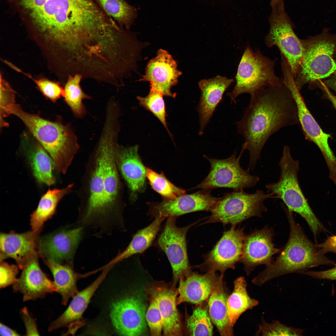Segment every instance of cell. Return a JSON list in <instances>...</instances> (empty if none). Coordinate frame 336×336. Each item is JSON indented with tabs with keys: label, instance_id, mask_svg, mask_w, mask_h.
<instances>
[{
	"label": "cell",
	"instance_id": "obj_48",
	"mask_svg": "<svg viewBox=\"0 0 336 336\" xmlns=\"http://www.w3.org/2000/svg\"><path fill=\"white\" fill-rule=\"evenodd\" d=\"M327 84L330 88L336 91V73L331 79L328 80Z\"/></svg>",
	"mask_w": 336,
	"mask_h": 336
},
{
	"label": "cell",
	"instance_id": "obj_20",
	"mask_svg": "<svg viewBox=\"0 0 336 336\" xmlns=\"http://www.w3.org/2000/svg\"><path fill=\"white\" fill-rule=\"evenodd\" d=\"M22 269L20 277L13 284V289L22 295L23 301L42 298L48 294L57 292L54 281L41 268L36 252L29 258Z\"/></svg>",
	"mask_w": 336,
	"mask_h": 336
},
{
	"label": "cell",
	"instance_id": "obj_5",
	"mask_svg": "<svg viewBox=\"0 0 336 336\" xmlns=\"http://www.w3.org/2000/svg\"><path fill=\"white\" fill-rule=\"evenodd\" d=\"M303 57L294 77L300 91L307 84L327 77L336 73V35L326 30L317 35L301 40Z\"/></svg>",
	"mask_w": 336,
	"mask_h": 336
},
{
	"label": "cell",
	"instance_id": "obj_25",
	"mask_svg": "<svg viewBox=\"0 0 336 336\" xmlns=\"http://www.w3.org/2000/svg\"><path fill=\"white\" fill-rule=\"evenodd\" d=\"M218 277L213 271L203 274L191 271L179 280L177 305L184 302L201 304L208 300Z\"/></svg>",
	"mask_w": 336,
	"mask_h": 336
},
{
	"label": "cell",
	"instance_id": "obj_14",
	"mask_svg": "<svg viewBox=\"0 0 336 336\" xmlns=\"http://www.w3.org/2000/svg\"><path fill=\"white\" fill-rule=\"evenodd\" d=\"M146 308L139 298L126 297L113 302L110 317L117 332L124 336H139L146 327Z\"/></svg>",
	"mask_w": 336,
	"mask_h": 336
},
{
	"label": "cell",
	"instance_id": "obj_16",
	"mask_svg": "<svg viewBox=\"0 0 336 336\" xmlns=\"http://www.w3.org/2000/svg\"><path fill=\"white\" fill-rule=\"evenodd\" d=\"M211 191L201 189L191 194H184L174 199H165L150 205L149 215L177 217L199 211L210 212L219 199L213 196Z\"/></svg>",
	"mask_w": 336,
	"mask_h": 336
},
{
	"label": "cell",
	"instance_id": "obj_18",
	"mask_svg": "<svg viewBox=\"0 0 336 336\" xmlns=\"http://www.w3.org/2000/svg\"><path fill=\"white\" fill-rule=\"evenodd\" d=\"M273 230L267 226L256 229L245 236L240 260L247 275L259 266L269 265L273 256L280 252L273 242Z\"/></svg>",
	"mask_w": 336,
	"mask_h": 336
},
{
	"label": "cell",
	"instance_id": "obj_29",
	"mask_svg": "<svg viewBox=\"0 0 336 336\" xmlns=\"http://www.w3.org/2000/svg\"><path fill=\"white\" fill-rule=\"evenodd\" d=\"M155 218L148 226L138 231L125 249L118 254L106 265L113 267L123 260L143 252L151 246L161 229L162 222L167 218L158 216Z\"/></svg>",
	"mask_w": 336,
	"mask_h": 336
},
{
	"label": "cell",
	"instance_id": "obj_21",
	"mask_svg": "<svg viewBox=\"0 0 336 336\" xmlns=\"http://www.w3.org/2000/svg\"><path fill=\"white\" fill-rule=\"evenodd\" d=\"M289 89L296 104L299 123L306 137L319 147L326 160L330 175L336 176V158L328 143L330 135L323 132L310 113L296 85H290Z\"/></svg>",
	"mask_w": 336,
	"mask_h": 336
},
{
	"label": "cell",
	"instance_id": "obj_11",
	"mask_svg": "<svg viewBox=\"0 0 336 336\" xmlns=\"http://www.w3.org/2000/svg\"><path fill=\"white\" fill-rule=\"evenodd\" d=\"M119 129L115 125L107 124L103 126L96 151L101 155L105 194L104 206L106 216L114 217L119 195V181L116 156L119 145L118 138Z\"/></svg>",
	"mask_w": 336,
	"mask_h": 336
},
{
	"label": "cell",
	"instance_id": "obj_7",
	"mask_svg": "<svg viewBox=\"0 0 336 336\" xmlns=\"http://www.w3.org/2000/svg\"><path fill=\"white\" fill-rule=\"evenodd\" d=\"M268 198H275L274 195L266 194L261 190L253 194L234 190L220 198L205 222H221L235 226L252 217H261L268 210L264 202Z\"/></svg>",
	"mask_w": 336,
	"mask_h": 336
},
{
	"label": "cell",
	"instance_id": "obj_27",
	"mask_svg": "<svg viewBox=\"0 0 336 336\" xmlns=\"http://www.w3.org/2000/svg\"><path fill=\"white\" fill-rule=\"evenodd\" d=\"M109 271L106 269H103L101 273L91 284L82 291L78 292L72 297L66 310L50 324L48 331L51 332L67 326L69 328L74 323L80 320L94 293Z\"/></svg>",
	"mask_w": 336,
	"mask_h": 336
},
{
	"label": "cell",
	"instance_id": "obj_23",
	"mask_svg": "<svg viewBox=\"0 0 336 336\" xmlns=\"http://www.w3.org/2000/svg\"><path fill=\"white\" fill-rule=\"evenodd\" d=\"M233 81V79L217 75L212 78L201 80L198 82L201 91L197 108L199 118V135L203 134L224 93Z\"/></svg>",
	"mask_w": 336,
	"mask_h": 336
},
{
	"label": "cell",
	"instance_id": "obj_32",
	"mask_svg": "<svg viewBox=\"0 0 336 336\" xmlns=\"http://www.w3.org/2000/svg\"><path fill=\"white\" fill-rule=\"evenodd\" d=\"M247 285L244 277H240L237 278L234 282L233 292L228 297V314L233 326L241 314L259 304L258 301L251 298L249 295Z\"/></svg>",
	"mask_w": 336,
	"mask_h": 336
},
{
	"label": "cell",
	"instance_id": "obj_4",
	"mask_svg": "<svg viewBox=\"0 0 336 336\" xmlns=\"http://www.w3.org/2000/svg\"><path fill=\"white\" fill-rule=\"evenodd\" d=\"M299 162L292 157L290 147L285 145L279 163L280 176L276 182L265 186L268 193L282 200L290 211L296 212L304 218L311 229L315 241L322 232H328L313 212L300 187L297 178Z\"/></svg>",
	"mask_w": 336,
	"mask_h": 336
},
{
	"label": "cell",
	"instance_id": "obj_46",
	"mask_svg": "<svg viewBox=\"0 0 336 336\" xmlns=\"http://www.w3.org/2000/svg\"><path fill=\"white\" fill-rule=\"evenodd\" d=\"M0 334L1 336H20L16 331L11 329L3 323H0Z\"/></svg>",
	"mask_w": 336,
	"mask_h": 336
},
{
	"label": "cell",
	"instance_id": "obj_42",
	"mask_svg": "<svg viewBox=\"0 0 336 336\" xmlns=\"http://www.w3.org/2000/svg\"><path fill=\"white\" fill-rule=\"evenodd\" d=\"M18 266L10 264L3 261L0 262V287L4 288L13 284L17 279L19 272Z\"/></svg>",
	"mask_w": 336,
	"mask_h": 336
},
{
	"label": "cell",
	"instance_id": "obj_17",
	"mask_svg": "<svg viewBox=\"0 0 336 336\" xmlns=\"http://www.w3.org/2000/svg\"><path fill=\"white\" fill-rule=\"evenodd\" d=\"M182 72L172 56L166 50L161 49L156 56L147 63L144 75L139 81L148 82L151 89L161 93L164 96L175 98L172 87L177 84Z\"/></svg>",
	"mask_w": 336,
	"mask_h": 336
},
{
	"label": "cell",
	"instance_id": "obj_37",
	"mask_svg": "<svg viewBox=\"0 0 336 336\" xmlns=\"http://www.w3.org/2000/svg\"><path fill=\"white\" fill-rule=\"evenodd\" d=\"M160 92L150 89L148 95L145 97L138 96L137 99L140 105L152 113L164 125L171 137L168 128L166 119V111L165 101Z\"/></svg>",
	"mask_w": 336,
	"mask_h": 336
},
{
	"label": "cell",
	"instance_id": "obj_2",
	"mask_svg": "<svg viewBox=\"0 0 336 336\" xmlns=\"http://www.w3.org/2000/svg\"><path fill=\"white\" fill-rule=\"evenodd\" d=\"M283 208L290 226L289 239L276 259L266 266L252 279L253 283L259 287L286 274L295 273L300 274L310 268L336 264L308 238L301 227L296 222L293 212L285 206Z\"/></svg>",
	"mask_w": 336,
	"mask_h": 336
},
{
	"label": "cell",
	"instance_id": "obj_6",
	"mask_svg": "<svg viewBox=\"0 0 336 336\" xmlns=\"http://www.w3.org/2000/svg\"><path fill=\"white\" fill-rule=\"evenodd\" d=\"M276 60L265 56L259 49L254 51L249 46L247 47L238 65L236 84L226 94L231 102L236 103V97L241 94L249 93L251 96L266 87L281 85L282 78L274 72Z\"/></svg>",
	"mask_w": 336,
	"mask_h": 336
},
{
	"label": "cell",
	"instance_id": "obj_3",
	"mask_svg": "<svg viewBox=\"0 0 336 336\" xmlns=\"http://www.w3.org/2000/svg\"><path fill=\"white\" fill-rule=\"evenodd\" d=\"M10 108V115H14L22 121L51 156L58 172L65 174L79 148L77 136L70 125L28 113L16 104Z\"/></svg>",
	"mask_w": 336,
	"mask_h": 336
},
{
	"label": "cell",
	"instance_id": "obj_10",
	"mask_svg": "<svg viewBox=\"0 0 336 336\" xmlns=\"http://www.w3.org/2000/svg\"><path fill=\"white\" fill-rule=\"evenodd\" d=\"M246 149V144L244 142L237 157L236 150L225 159L211 158L203 155L210 163V170L203 180L193 189L211 191L217 188H226L237 191L254 186L259 181V178L251 175L250 170H244L240 165V159Z\"/></svg>",
	"mask_w": 336,
	"mask_h": 336
},
{
	"label": "cell",
	"instance_id": "obj_12",
	"mask_svg": "<svg viewBox=\"0 0 336 336\" xmlns=\"http://www.w3.org/2000/svg\"><path fill=\"white\" fill-rule=\"evenodd\" d=\"M176 220V217L167 218L157 241L158 246L165 253L170 262L175 285L191 272L187 255L186 236L189 230L194 224L179 227Z\"/></svg>",
	"mask_w": 336,
	"mask_h": 336
},
{
	"label": "cell",
	"instance_id": "obj_47",
	"mask_svg": "<svg viewBox=\"0 0 336 336\" xmlns=\"http://www.w3.org/2000/svg\"><path fill=\"white\" fill-rule=\"evenodd\" d=\"M322 89L336 109V96L333 94L325 86H323Z\"/></svg>",
	"mask_w": 336,
	"mask_h": 336
},
{
	"label": "cell",
	"instance_id": "obj_13",
	"mask_svg": "<svg viewBox=\"0 0 336 336\" xmlns=\"http://www.w3.org/2000/svg\"><path fill=\"white\" fill-rule=\"evenodd\" d=\"M245 237L243 229L232 226L224 233L200 267L208 271H219L221 274L227 269L234 268L240 260Z\"/></svg>",
	"mask_w": 336,
	"mask_h": 336
},
{
	"label": "cell",
	"instance_id": "obj_44",
	"mask_svg": "<svg viewBox=\"0 0 336 336\" xmlns=\"http://www.w3.org/2000/svg\"><path fill=\"white\" fill-rule=\"evenodd\" d=\"M313 278L321 279L336 280V264L332 268L321 271L308 270L301 273Z\"/></svg>",
	"mask_w": 336,
	"mask_h": 336
},
{
	"label": "cell",
	"instance_id": "obj_24",
	"mask_svg": "<svg viewBox=\"0 0 336 336\" xmlns=\"http://www.w3.org/2000/svg\"><path fill=\"white\" fill-rule=\"evenodd\" d=\"M40 232L31 230L21 233H1L0 262L12 258L22 269L29 258L36 252Z\"/></svg>",
	"mask_w": 336,
	"mask_h": 336
},
{
	"label": "cell",
	"instance_id": "obj_41",
	"mask_svg": "<svg viewBox=\"0 0 336 336\" xmlns=\"http://www.w3.org/2000/svg\"><path fill=\"white\" fill-rule=\"evenodd\" d=\"M22 73L32 79L43 94L51 100L55 101L63 97L64 89L58 83L46 79H36L24 72Z\"/></svg>",
	"mask_w": 336,
	"mask_h": 336
},
{
	"label": "cell",
	"instance_id": "obj_28",
	"mask_svg": "<svg viewBox=\"0 0 336 336\" xmlns=\"http://www.w3.org/2000/svg\"><path fill=\"white\" fill-rule=\"evenodd\" d=\"M223 274L218 276L208 299V312L212 322L222 336L233 335L228 312V296L223 282Z\"/></svg>",
	"mask_w": 336,
	"mask_h": 336
},
{
	"label": "cell",
	"instance_id": "obj_8",
	"mask_svg": "<svg viewBox=\"0 0 336 336\" xmlns=\"http://www.w3.org/2000/svg\"><path fill=\"white\" fill-rule=\"evenodd\" d=\"M271 12L268 18L270 28L264 38L267 46H277L287 61L294 77L301 63L303 48L295 34L293 24L287 13L283 0H271Z\"/></svg>",
	"mask_w": 336,
	"mask_h": 336
},
{
	"label": "cell",
	"instance_id": "obj_33",
	"mask_svg": "<svg viewBox=\"0 0 336 336\" xmlns=\"http://www.w3.org/2000/svg\"><path fill=\"white\" fill-rule=\"evenodd\" d=\"M121 27L129 30L137 16V10L125 0H93Z\"/></svg>",
	"mask_w": 336,
	"mask_h": 336
},
{
	"label": "cell",
	"instance_id": "obj_22",
	"mask_svg": "<svg viewBox=\"0 0 336 336\" xmlns=\"http://www.w3.org/2000/svg\"><path fill=\"white\" fill-rule=\"evenodd\" d=\"M21 139L37 181L48 186L54 184L56 180L53 171L55 167L48 152L30 133L23 132Z\"/></svg>",
	"mask_w": 336,
	"mask_h": 336
},
{
	"label": "cell",
	"instance_id": "obj_19",
	"mask_svg": "<svg viewBox=\"0 0 336 336\" xmlns=\"http://www.w3.org/2000/svg\"><path fill=\"white\" fill-rule=\"evenodd\" d=\"M145 291L157 303L163 321V335H182V322L176 306L179 292L175 285L155 282L148 284Z\"/></svg>",
	"mask_w": 336,
	"mask_h": 336
},
{
	"label": "cell",
	"instance_id": "obj_30",
	"mask_svg": "<svg viewBox=\"0 0 336 336\" xmlns=\"http://www.w3.org/2000/svg\"><path fill=\"white\" fill-rule=\"evenodd\" d=\"M73 184L62 189H49L41 197L38 205L30 215L31 230L40 232L44 222L55 214L60 201L71 191Z\"/></svg>",
	"mask_w": 336,
	"mask_h": 336
},
{
	"label": "cell",
	"instance_id": "obj_45",
	"mask_svg": "<svg viewBox=\"0 0 336 336\" xmlns=\"http://www.w3.org/2000/svg\"><path fill=\"white\" fill-rule=\"evenodd\" d=\"M316 245L325 254L332 252L336 254V235L329 236L322 243Z\"/></svg>",
	"mask_w": 336,
	"mask_h": 336
},
{
	"label": "cell",
	"instance_id": "obj_40",
	"mask_svg": "<svg viewBox=\"0 0 336 336\" xmlns=\"http://www.w3.org/2000/svg\"><path fill=\"white\" fill-rule=\"evenodd\" d=\"M146 318L151 335L161 336L163 328V320L156 301L151 297Z\"/></svg>",
	"mask_w": 336,
	"mask_h": 336
},
{
	"label": "cell",
	"instance_id": "obj_43",
	"mask_svg": "<svg viewBox=\"0 0 336 336\" xmlns=\"http://www.w3.org/2000/svg\"><path fill=\"white\" fill-rule=\"evenodd\" d=\"M20 315L25 327L26 335H39L35 319L30 315L26 307L21 309Z\"/></svg>",
	"mask_w": 336,
	"mask_h": 336
},
{
	"label": "cell",
	"instance_id": "obj_39",
	"mask_svg": "<svg viewBox=\"0 0 336 336\" xmlns=\"http://www.w3.org/2000/svg\"><path fill=\"white\" fill-rule=\"evenodd\" d=\"M15 91L9 84L0 77V127H7L9 125L4 118L8 116L10 108L16 104Z\"/></svg>",
	"mask_w": 336,
	"mask_h": 336
},
{
	"label": "cell",
	"instance_id": "obj_34",
	"mask_svg": "<svg viewBox=\"0 0 336 336\" xmlns=\"http://www.w3.org/2000/svg\"><path fill=\"white\" fill-rule=\"evenodd\" d=\"M82 76L79 74L68 77L65 83L63 97L75 117L82 118L86 114V107L83 103L84 99H91L92 97L82 90L80 83Z\"/></svg>",
	"mask_w": 336,
	"mask_h": 336
},
{
	"label": "cell",
	"instance_id": "obj_15",
	"mask_svg": "<svg viewBox=\"0 0 336 336\" xmlns=\"http://www.w3.org/2000/svg\"><path fill=\"white\" fill-rule=\"evenodd\" d=\"M82 227L65 229L48 234L38 239L39 253L44 259L72 264L82 235Z\"/></svg>",
	"mask_w": 336,
	"mask_h": 336
},
{
	"label": "cell",
	"instance_id": "obj_31",
	"mask_svg": "<svg viewBox=\"0 0 336 336\" xmlns=\"http://www.w3.org/2000/svg\"><path fill=\"white\" fill-rule=\"evenodd\" d=\"M44 261L53 275L57 292L62 297V304L66 305L69 299L78 292L77 281L82 276L74 272L69 264L63 265L49 260Z\"/></svg>",
	"mask_w": 336,
	"mask_h": 336
},
{
	"label": "cell",
	"instance_id": "obj_1",
	"mask_svg": "<svg viewBox=\"0 0 336 336\" xmlns=\"http://www.w3.org/2000/svg\"><path fill=\"white\" fill-rule=\"evenodd\" d=\"M266 87L251 96L250 103L236 123L249 153L250 170H253L269 137L282 128L299 124L297 108L283 82Z\"/></svg>",
	"mask_w": 336,
	"mask_h": 336
},
{
	"label": "cell",
	"instance_id": "obj_35",
	"mask_svg": "<svg viewBox=\"0 0 336 336\" xmlns=\"http://www.w3.org/2000/svg\"><path fill=\"white\" fill-rule=\"evenodd\" d=\"M203 306L197 307L186 320L189 333L193 336H212L213 326L208 309Z\"/></svg>",
	"mask_w": 336,
	"mask_h": 336
},
{
	"label": "cell",
	"instance_id": "obj_9",
	"mask_svg": "<svg viewBox=\"0 0 336 336\" xmlns=\"http://www.w3.org/2000/svg\"><path fill=\"white\" fill-rule=\"evenodd\" d=\"M85 15L82 0H59L50 27L51 40L63 54L76 57Z\"/></svg>",
	"mask_w": 336,
	"mask_h": 336
},
{
	"label": "cell",
	"instance_id": "obj_38",
	"mask_svg": "<svg viewBox=\"0 0 336 336\" xmlns=\"http://www.w3.org/2000/svg\"><path fill=\"white\" fill-rule=\"evenodd\" d=\"M256 335L262 336H301L304 330L292 328L274 320L268 323L262 318V324L259 326Z\"/></svg>",
	"mask_w": 336,
	"mask_h": 336
},
{
	"label": "cell",
	"instance_id": "obj_36",
	"mask_svg": "<svg viewBox=\"0 0 336 336\" xmlns=\"http://www.w3.org/2000/svg\"><path fill=\"white\" fill-rule=\"evenodd\" d=\"M146 175L152 189L166 199H174L185 194L184 189L172 184L162 172L146 168Z\"/></svg>",
	"mask_w": 336,
	"mask_h": 336
},
{
	"label": "cell",
	"instance_id": "obj_26",
	"mask_svg": "<svg viewBox=\"0 0 336 336\" xmlns=\"http://www.w3.org/2000/svg\"><path fill=\"white\" fill-rule=\"evenodd\" d=\"M138 149L137 145L119 146L116 156L118 167L134 195L144 188L146 177V168L140 158Z\"/></svg>",
	"mask_w": 336,
	"mask_h": 336
}]
</instances>
